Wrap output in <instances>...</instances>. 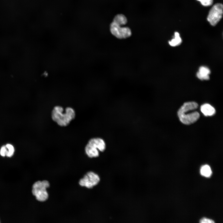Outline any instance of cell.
Returning <instances> with one entry per match:
<instances>
[{"label": "cell", "mask_w": 223, "mask_h": 223, "mask_svg": "<svg viewBox=\"0 0 223 223\" xmlns=\"http://www.w3.org/2000/svg\"><path fill=\"white\" fill-rule=\"evenodd\" d=\"M177 114L181 122L186 125H190L195 123L200 117V114L197 111L190 113L177 112Z\"/></svg>", "instance_id": "52a82bcc"}, {"label": "cell", "mask_w": 223, "mask_h": 223, "mask_svg": "<svg viewBox=\"0 0 223 223\" xmlns=\"http://www.w3.org/2000/svg\"><path fill=\"white\" fill-rule=\"evenodd\" d=\"M200 111L205 116H212L216 113L215 109L208 103H205L202 105L200 107Z\"/></svg>", "instance_id": "9c48e42d"}, {"label": "cell", "mask_w": 223, "mask_h": 223, "mask_svg": "<svg viewBox=\"0 0 223 223\" xmlns=\"http://www.w3.org/2000/svg\"><path fill=\"white\" fill-rule=\"evenodd\" d=\"M7 149L6 146H3L1 147L0 149V155L1 156L4 157L6 155Z\"/></svg>", "instance_id": "9a60e30c"}, {"label": "cell", "mask_w": 223, "mask_h": 223, "mask_svg": "<svg viewBox=\"0 0 223 223\" xmlns=\"http://www.w3.org/2000/svg\"><path fill=\"white\" fill-rule=\"evenodd\" d=\"M112 21L110 25V30L111 33L119 39H126L132 35L130 28L128 27H123Z\"/></svg>", "instance_id": "277c9868"}, {"label": "cell", "mask_w": 223, "mask_h": 223, "mask_svg": "<svg viewBox=\"0 0 223 223\" xmlns=\"http://www.w3.org/2000/svg\"><path fill=\"white\" fill-rule=\"evenodd\" d=\"M200 2L201 4L205 7L211 5L213 2V0H197Z\"/></svg>", "instance_id": "5bb4252c"}, {"label": "cell", "mask_w": 223, "mask_h": 223, "mask_svg": "<svg viewBox=\"0 0 223 223\" xmlns=\"http://www.w3.org/2000/svg\"><path fill=\"white\" fill-rule=\"evenodd\" d=\"M223 5L220 3L214 4L210 10L207 20L210 24L215 26L219 22L222 17Z\"/></svg>", "instance_id": "5b68a950"}, {"label": "cell", "mask_w": 223, "mask_h": 223, "mask_svg": "<svg viewBox=\"0 0 223 223\" xmlns=\"http://www.w3.org/2000/svg\"><path fill=\"white\" fill-rule=\"evenodd\" d=\"M210 73L209 69L204 66L200 67L199 71L196 73L197 77L201 80H208L209 79V74Z\"/></svg>", "instance_id": "ba28073f"}, {"label": "cell", "mask_w": 223, "mask_h": 223, "mask_svg": "<svg viewBox=\"0 0 223 223\" xmlns=\"http://www.w3.org/2000/svg\"><path fill=\"white\" fill-rule=\"evenodd\" d=\"M200 173L202 175L208 177L211 176L212 174V171L209 166L208 165H205L201 168Z\"/></svg>", "instance_id": "7c38bea8"}, {"label": "cell", "mask_w": 223, "mask_h": 223, "mask_svg": "<svg viewBox=\"0 0 223 223\" xmlns=\"http://www.w3.org/2000/svg\"><path fill=\"white\" fill-rule=\"evenodd\" d=\"M200 223H215V222L212 220L205 218H203L201 219L199 221Z\"/></svg>", "instance_id": "2e32d148"}, {"label": "cell", "mask_w": 223, "mask_h": 223, "mask_svg": "<svg viewBox=\"0 0 223 223\" xmlns=\"http://www.w3.org/2000/svg\"><path fill=\"white\" fill-rule=\"evenodd\" d=\"M100 181V178L98 174L92 171H89L80 179L79 183L82 186L90 189L97 185Z\"/></svg>", "instance_id": "8992f818"}, {"label": "cell", "mask_w": 223, "mask_h": 223, "mask_svg": "<svg viewBox=\"0 0 223 223\" xmlns=\"http://www.w3.org/2000/svg\"><path fill=\"white\" fill-rule=\"evenodd\" d=\"M182 42L179 33L177 32L174 33V38L170 41H169V44L172 46H175L180 45Z\"/></svg>", "instance_id": "8fae6325"}, {"label": "cell", "mask_w": 223, "mask_h": 223, "mask_svg": "<svg viewBox=\"0 0 223 223\" xmlns=\"http://www.w3.org/2000/svg\"><path fill=\"white\" fill-rule=\"evenodd\" d=\"M113 22L120 25L126 24L128 22L127 19L124 14H119L116 15L114 17Z\"/></svg>", "instance_id": "30bf717a"}, {"label": "cell", "mask_w": 223, "mask_h": 223, "mask_svg": "<svg viewBox=\"0 0 223 223\" xmlns=\"http://www.w3.org/2000/svg\"><path fill=\"white\" fill-rule=\"evenodd\" d=\"M7 148V152L6 156L10 157L13 156L15 152V149L13 146L10 144H7L6 145Z\"/></svg>", "instance_id": "4fadbf2b"}, {"label": "cell", "mask_w": 223, "mask_h": 223, "mask_svg": "<svg viewBox=\"0 0 223 223\" xmlns=\"http://www.w3.org/2000/svg\"><path fill=\"white\" fill-rule=\"evenodd\" d=\"M49 186L50 183L47 180L37 181L33 185L32 194L38 201L44 202L48 198L49 195L46 189Z\"/></svg>", "instance_id": "3957f363"}, {"label": "cell", "mask_w": 223, "mask_h": 223, "mask_svg": "<svg viewBox=\"0 0 223 223\" xmlns=\"http://www.w3.org/2000/svg\"><path fill=\"white\" fill-rule=\"evenodd\" d=\"M76 113L72 107H68L65 109L64 112L63 108L60 106H56L53 108L51 113L52 120L60 126H66L74 119Z\"/></svg>", "instance_id": "6da1fadb"}, {"label": "cell", "mask_w": 223, "mask_h": 223, "mask_svg": "<svg viewBox=\"0 0 223 223\" xmlns=\"http://www.w3.org/2000/svg\"><path fill=\"white\" fill-rule=\"evenodd\" d=\"M106 148V143L103 139L94 138L89 141L85 147V151L89 157L95 158L99 156V151L103 152Z\"/></svg>", "instance_id": "7a4b0ae2"}]
</instances>
